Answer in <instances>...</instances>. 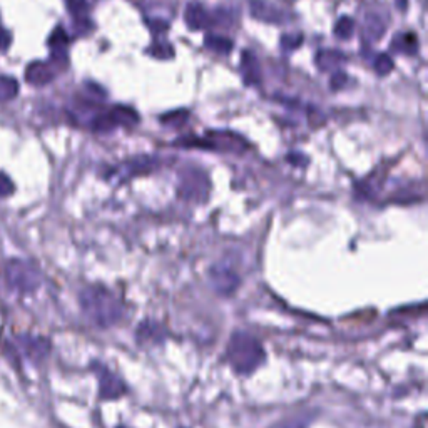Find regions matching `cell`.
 Listing matches in <instances>:
<instances>
[{"label":"cell","mask_w":428,"mask_h":428,"mask_svg":"<svg viewBox=\"0 0 428 428\" xmlns=\"http://www.w3.org/2000/svg\"><path fill=\"white\" fill-rule=\"evenodd\" d=\"M385 29H387V25H385V22L379 15L375 14L367 15V19H365V33H367L368 39L372 40L381 39V36L385 33Z\"/></svg>","instance_id":"17"},{"label":"cell","mask_w":428,"mask_h":428,"mask_svg":"<svg viewBox=\"0 0 428 428\" xmlns=\"http://www.w3.org/2000/svg\"><path fill=\"white\" fill-rule=\"evenodd\" d=\"M92 131L95 132H109V131H114L117 128L114 119H112L111 112H100L92 119Z\"/></svg>","instance_id":"21"},{"label":"cell","mask_w":428,"mask_h":428,"mask_svg":"<svg viewBox=\"0 0 428 428\" xmlns=\"http://www.w3.org/2000/svg\"><path fill=\"white\" fill-rule=\"evenodd\" d=\"M305 425L306 420H303V418H288V420L276 423V425L271 428H305Z\"/></svg>","instance_id":"29"},{"label":"cell","mask_w":428,"mask_h":428,"mask_svg":"<svg viewBox=\"0 0 428 428\" xmlns=\"http://www.w3.org/2000/svg\"><path fill=\"white\" fill-rule=\"evenodd\" d=\"M14 183H12V179L8 178L7 174L0 173V198H7V196H10L12 192H14Z\"/></svg>","instance_id":"27"},{"label":"cell","mask_w":428,"mask_h":428,"mask_svg":"<svg viewBox=\"0 0 428 428\" xmlns=\"http://www.w3.org/2000/svg\"><path fill=\"white\" fill-rule=\"evenodd\" d=\"M79 303L87 320L99 328L114 326L124 316L123 301L116 293L102 284H92V286L84 288L79 295Z\"/></svg>","instance_id":"1"},{"label":"cell","mask_w":428,"mask_h":428,"mask_svg":"<svg viewBox=\"0 0 428 428\" xmlns=\"http://www.w3.org/2000/svg\"><path fill=\"white\" fill-rule=\"evenodd\" d=\"M301 42H303V37H301L300 33H298V36H284L283 39H281V45H283V49L293 50L300 47Z\"/></svg>","instance_id":"28"},{"label":"cell","mask_w":428,"mask_h":428,"mask_svg":"<svg viewBox=\"0 0 428 428\" xmlns=\"http://www.w3.org/2000/svg\"><path fill=\"white\" fill-rule=\"evenodd\" d=\"M239 69H241L243 79H245L247 86H258V84L261 82V67H259L258 59H256L254 54H251L250 50L243 52Z\"/></svg>","instance_id":"12"},{"label":"cell","mask_w":428,"mask_h":428,"mask_svg":"<svg viewBox=\"0 0 428 428\" xmlns=\"http://www.w3.org/2000/svg\"><path fill=\"white\" fill-rule=\"evenodd\" d=\"M19 94V82L14 77L0 75V102L12 100Z\"/></svg>","instance_id":"19"},{"label":"cell","mask_w":428,"mask_h":428,"mask_svg":"<svg viewBox=\"0 0 428 428\" xmlns=\"http://www.w3.org/2000/svg\"><path fill=\"white\" fill-rule=\"evenodd\" d=\"M67 42H69V37H67L66 31L62 27H56L54 29V32L50 33L49 37V45L50 49H61L66 47Z\"/></svg>","instance_id":"25"},{"label":"cell","mask_w":428,"mask_h":428,"mask_svg":"<svg viewBox=\"0 0 428 428\" xmlns=\"http://www.w3.org/2000/svg\"><path fill=\"white\" fill-rule=\"evenodd\" d=\"M209 281L220 295H231L239 286V276L226 264H214L209 270Z\"/></svg>","instance_id":"5"},{"label":"cell","mask_w":428,"mask_h":428,"mask_svg":"<svg viewBox=\"0 0 428 428\" xmlns=\"http://www.w3.org/2000/svg\"><path fill=\"white\" fill-rule=\"evenodd\" d=\"M117 428H125V427H117Z\"/></svg>","instance_id":"34"},{"label":"cell","mask_w":428,"mask_h":428,"mask_svg":"<svg viewBox=\"0 0 428 428\" xmlns=\"http://www.w3.org/2000/svg\"><path fill=\"white\" fill-rule=\"evenodd\" d=\"M373 67H375L376 74L383 77V75H388L390 72H392L395 64H393V59L390 57L388 54H380V56L375 59V66Z\"/></svg>","instance_id":"24"},{"label":"cell","mask_w":428,"mask_h":428,"mask_svg":"<svg viewBox=\"0 0 428 428\" xmlns=\"http://www.w3.org/2000/svg\"><path fill=\"white\" fill-rule=\"evenodd\" d=\"M226 358L234 372L239 375H251L266 360L264 348L258 338L245 331H236L229 338L226 348Z\"/></svg>","instance_id":"2"},{"label":"cell","mask_w":428,"mask_h":428,"mask_svg":"<svg viewBox=\"0 0 428 428\" xmlns=\"http://www.w3.org/2000/svg\"><path fill=\"white\" fill-rule=\"evenodd\" d=\"M343 61H345V56L338 50H321L316 56V66L321 70H333L335 72V69L343 64Z\"/></svg>","instance_id":"14"},{"label":"cell","mask_w":428,"mask_h":428,"mask_svg":"<svg viewBox=\"0 0 428 428\" xmlns=\"http://www.w3.org/2000/svg\"><path fill=\"white\" fill-rule=\"evenodd\" d=\"M355 33V20L351 17H339V20L335 25V36L342 40L351 39Z\"/></svg>","instance_id":"20"},{"label":"cell","mask_w":428,"mask_h":428,"mask_svg":"<svg viewBox=\"0 0 428 428\" xmlns=\"http://www.w3.org/2000/svg\"><path fill=\"white\" fill-rule=\"evenodd\" d=\"M397 7H398V10L405 12L406 7H408V0H397Z\"/></svg>","instance_id":"33"},{"label":"cell","mask_w":428,"mask_h":428,"mask_svg":"<svg viewBox=\"0 0 428 428\" xmlns=\"http://www.w3.org/2000/svg\"><path fill=\"white\" fill-rule=\"evenodd\" d=\"M184 22L192 31H206L213 25V17L201 3H190L184 10Z\"/></svg>","instance_id":"10"},{"label":"cell","mask_w":428,"mask_h":428,"mask_svg":"<svg viewBox=\"0 0 428 428\" xmlns=\"http://www.w3.org/2000/svg\"><path fill=\"white\" fill-rule=\"evenodd\" d=\"M204 44H206V47L209 50H213V52H216V54H221V56L231 54V50H233L234 47L233 40L228 39V37H224V36H216V33H209V36H206Z\"/></svg>","instance_id":"15"},{"label":"cell","mask_w":428,"mask_h":428,"mask_svg":"<svg viewBox=\"0 0 428 428\" xmlns=\"http://www.w3.org/2000/svg\"><path fill=\"white\" fill-rule=\"evenodd\" d=\"M179 192L183 198L196 201H206L209 192V178L198 167H186L179 176Z\"/></svg>","instance_id":"4"},{"label":"cell","mask_w":428,"mask_h":428,"mask_svg":"<svg viewBox=\"0 0 428 428\" xmlns=\"http://www.w3.org/2000/svg\"><path fill=\"white\" fill-rule=\"evenodd\" d=\"M12 44V36L7 29L0 27V50H7Z\"/></svg>","instance_id":"31"},{"label":"cell","mask_w":428,"mask_h":428,"mask_svg":"<svg viewBox=\"0 0 428 428\" xmlns=\"http://www.w3.org/2000/svg\"><path fill=\"white\" fill-rule=\"evenodd\" d=\"M125 393V385L107 368H99V395L104 400H116Z\"/></svg>","instance_id":"7"},{"label":"cell","mask_w":428,"mask_h":428,"mask_svg":"<svg viewBox=\"0 0 428 428\" xmlns=\"http://www.w3.org/2000/svg\"><path fill=\"white\" fill-rule=\"evenodd\" d=\"M54 77H56V70L52 69L49 62L33 61L25 69V81L31 86H47L49 82L54 81Z\"/></svg>","instance_id":"9"},{"label":"cell","mask_w":428,"mask_h":428,"mask_svg":"<svg viewBox=\"0 0 428 428\" xmlns=\"http://www.w3.org/2000/svg\"><path fill=\"white\" fill-rule=\"evenodd\" d=\"M345 82H346L345 72H333V75H331V79H330V84L333 89H342V87L345 86Z\"/></svg>","instance_id":"30"},{"label":"cell","mask_w":428,"mask_h":428,"mask_svg":"<svg viewBox=\"0 0 428 428\" xmlns=\"http://www.w3.org/2000/svg\"><path fill=\"white\" fill-rule=\"evenodd\" d=\"M159 121H161L165 125H167V128L179 129L190 121V111H186V109H178V111L166 112L165 116L159 117Z\"/></svg>","instance_id":"18"},{"label":"cell","mask_w":428,"mask_h":428,"mask_svg":"<svg viewBox=\"0 0 428 428\" xmlns=\"http://www.w3.org/2000/svg\"><path fill=\"white\" fill-rule=\"evenodd\" d=\"M176 146L179 148H201V149H213L211 144H209L208 139H201V137L196 136H188V137H179L178 141L174 142Z\"/></svg>","instance_id":"23"},{"label":"cell","mask_w":428,"mask_h":428,"mask_svg":"<svg viewBox=\"0 0 428 428\" xmlns=\"http://www.w3.org/2000/svg\"><path fill=\"white\" fill-rule=\"evenodd\" d=\"M67 8L75 19H84L87 12V0H66Z\"/></svg>","instance_id":"26"},{"label":"cell","mask_w":428,"mask_h":428,"mask_svg":"<svg viewBox=\"0 0 428 428\" xmlns=\"http://www.w3.org/2000/svg\"><path fill=\"white\" fill-rule=\"evenodd\" d=\"M6 280L15 291L29 295L37 291L42 283V273L36 264L25 259H10L6 264Z\"/></svg>","instance_id":"3"},{"label":"cell","mask_w":428,"mask_h":428,"mask_svg":"<svg viewBox=\"0 0 428 428\" xmlns=\"http://www.w3.org/2000/svg\"><path fill=\"white\" fill-rule=\"evenodd\" d=\"M148 24H149V27L153 29L154 32H159V31H161V32H165V31H167V27H169V25H167L166 22H162V20H158L156 24H154V22H151V20H149Z\"/></svg>","instance_id":"32"},{"label":"cell","mask_w":428,"mask_h":428,"mask_svg":"<svg viewBox=\"0 0 428 428\" xmlns=\"http://www.w3.org/2000/svg\"><path fill=\"white\" fill-rule=\"evenodd\" d=\"M109 112H111L116 125H121V128L132 129L139 124V116H137V112L128 106H116Z\"/></svg>","instance_id":"13"},{"label":"cell","mask_w":428,"mask_h":428,"mask_svg":"<svg viewBox=\"0 0 428 428\" xmlns=\"http://www.w3.org/2000/svg\"><path fill=\"white\" fill-rule=\"evenodd\" d=\"M148 54L156 59H161V61H166V59L174 57V47L169 44V42L165 40L154 42V44L148 49Z\"/></svg>","instance_id":"22"},{"label":"cell","mask_w":428,"mask_h":428,"mask_svg":"<svg viewBox=\"0 0 428 428\" xmlns=\"http://www.w3.org/2000/svg\"><path fill=\"white\" fill-rule=\"evenodd\" d=\"M208 141L213 149L226 151V153L243 154L247 149L246 141L238 134L229 131H214L208 134Z\"/></svg>","instance_id":"6"},{"label":"cell","mask_w":428,"mask_h":428,"mask_svg":"<svg viewBox=\"0 0 428 428\" xmlns=\"http://www.w3.org/2000/svg\"><path fill=\"white\" fill-rule=\"evenodd\" d=\"M20 350L24 351L29 358L42 360L49 353V342L42 337H32V335H20L17 338Z\"/></svg>","instance_id":"11"},{"label":"cell","mask_w":428,"mask_h":428,"mask_svg":"<svg viewBox=\"0 0 428 428\" xmlns=\"http://www.w3.org/2000/svg\"><path fill=\"white\" fill-rule=\"evenodd\" d=\"M418 47V40L417 36L412 32H398L395 36V39H393V49L397 50V52H404V54H415L417 52Z\"/></svg>","instance_id":"16"},{"label":"cell","mask_w":428,"mask_h":428,"mask_svg":"<svg viewBox=\"0 0 428 428\" xmlns=\"http://www.w3.org/2000/svg\"><path fill=\"white\" fill-rule=\"evenodd\" d=\"M250 8L251 15L256 17L258 20L263 22H271V24H283L288 22V15L283 10H280L278 7H275L273 3H268L266 0H250Z\"/></svg>","instance_id":"8"}]
</instances>
